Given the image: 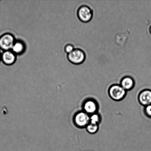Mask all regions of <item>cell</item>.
<instances>
[{
	"mask_svg": "<svg viewBox=\"0 0 151 151\" xmlns=\"http://www.w3.org/2000/svg\"><path fill=\"white\" fill-rule=\"evenodd\" d=\"M127 91L120 84H114L111 86L108 90L109 97L115 101H120L126 96Z\"/></svg>",
	"mask_w": 151,
	"mask_h": 151,
	"instance_id": "cell-1",
	"label": "cell"
},
{
	"mask_svg": "<svg viewBox=\"0 0 151 151\" xmlns=\"http://www.w3.org/2000/svg\"><path fill=\"white\" fill-rule=\"evenodd\" d=\"M16 39L14 35L9 32L0 36V50L3 51L11 50Z\"/></svg>",
	"mask_w": 151,
	"mask_h": 151,
	"instance_id": "cell-2",
	"label": "cell"
},
{
	"mask_svg": "<svg viewBox=\"0 0 151 151\" xmlns=\"http://www.w3.org/2000/svg\"><path fill=\"white\" fill-rule=\"evenodd\" d=\"M67 59L72 64L78 65L82 63L86 60L85 52L80 48H75L72 52L67 54Z\"/></svg>",
	"mask_w": 151,
	"mask_h": 151,
	"instance_id": "cell-3",
	"label": "cell"
},
{
	"mask_svg": "<svg viewBox=\"0 0 151 151\" xmlns=\"http://www.w3.org/2000/svg\"><path fill=\"white\" fill-rule=\"evenodd\" d=\"M78 19L83 23H88L92 19L93 12L92 9L88 6L83 5L78 8L77 12Z\"/></svg>",
	"mask_w": 151,
	"mask_h": 151,
	"instance_id": "cell-4",
	"label": "cell"
},
{
	"mask_svg": "<svg viewBox=\"0 0 151 151\" xmlns=\"http://www.w3.org/2000/svg\"><path fill=\"white\" fill-rule=\"evenodd\" d=\"M75 125L78 128H86L90 123V115L84 111L77 112L73 117Z\"/></svg>",
	"mask_w": 151,
	"mask_h": 151,
	"instance_id": "cell-5",
	"label": "cell"
},
{
	"mask_svg": "<svg viewBox=\"0 0 151 151\" xmlns=\"http://www.w3.org/2000/svg\"><path fill=\"white\" fill-rule=\"evenodd\" d=\"M83 111L89 115L97 113L99 109L98 104L94 99L86 100L83 104Z\"/></svg>",
	"mask_w": 151,
	"mask_h": 151,
	"instance_id": "cell-6",
	"label": "cell"
},
{
	"mask_svg": "<svg viewBox=\"0 0 151 151\" xmlns=\"http://www.w3.org/2000/svg\"><path fill=\"white\" fill-rule=\"evenodd\" d=\"M17 56L11 50L3 51L1 54V61L6 65L11 66L16 62Z\"/></svg>",
	"mask_w": 151,
	"mask_h": 151,
	"instance_id": "cell-7",
	"label": "cell"
},
{
	"mask_svg": "<svg viewBox=\"0 0 151 151\" xmlns=\"http://www.w3.org/2000/svg\"><path fill=\"white\" fill-rule=\"evenodd\" d=\"M139 103L145 106L151 104V90L146 89L142 91L138 97Z\"/></svg>",
	"mask_w": 151,
	"mask_h": 151,
	"instance_id": "cell-8",
	"label": "cell"
},
{
	"mask_svg": "<svg viewBox=\"0 0 151 151\" xmlns=\"http://www.w3.org/2000/svg\"><path fill=\"white\" fill-rule=\"evenodd\" d=\"M26 45L24 41L22 40H16L11 50L16 55L20 56L26 52Z\"/></svg>",
	"mask_w": 151,
	"mask_h": 151,
	"instance_id": "cell-9",
	"label": "cell"
},
{
	"mask_svg": "<svg viewBox=\"0 0 151 151\" xmlns=\"http://www.w3.org/2000/svg\"><path fill=\"white\" fill-rule=\"evenodd\" d=\"M120 85L127 91L131 90L134 88L135 85V81L132 77L125 76L121 79Z\"/></svg>",
	"mask_w": 151,
	"mask_h": 151,
	"instance_id": "cell-10",
	"label": "cell"
},
{
	"mask_svg": "<svg viewBox=\"0 0 151 151\" xmlns=\"http://www.w3.org/2000/svg\"><path fill=\"white\" fill-rule=\"evenodd\" d=\"M86 130L88 133L91 134H96L99 129V125L89 123L86 127Z\"/></svg>",
	"mask_w": 151,
	"mask_h": 151,
	"instance_id": "cell-11",
	"label": "cell"
},
{
	"mask_svg": "<svg viewBox=\"0 0 151 151\" xmlns=\"http://www.w3.org/2000/svg\"><path fill=\"white\" fill-rule=\"evenodd\" d=\"M101 121V115L99 114L95 113L90 115V123L99 125Z\"/></svg>",
	"mask_w": 151,
	"mask_h": 151,
	"instance_id": "cell-12",
	"label": "cell"
},
{
	"mask_svg": "<svg viewBox=\"0 0 151 151\" xmlns=\"http://www.w3.org/2000/svg\"><path fill=\"white\" fill-rule=\"evenodd\" d=\"M75 47L71 44H68L65 46L64 51L67 54L72 52L75 49Z\"/></svg>",
	"mask_w": 151,
	"mask_h": 151,
	"instance_id": "cell-13",
	"label": "cell"
},
{
	"mask_svg": "<svg viewBox=\"0 0 151 151\" xmlns=\"http://www.w3.org/2000/svg\"><path fill=\"white\" fill-rule=\"evenodd\" d=\"M144 111L146 116L151 118V104L145 106Z\"/></svg>",
	"mask_w": 151,
	"mask_h": 151,
	"instance_id": "cell-14",
	"label": "cell"
},
{
	"mask_svg": "<svg viewBox=\"0 0 151 151\" xmlns=\"http://www.w3.org/2000/svg\"><path fill=\"white\" fill-rule=\"evenodd\" d=\"M1 52L0 51V63L1 62Z\"/></svg>",
	"mask_w": 151,
	"mask_h": 151,
	"instance_id": "cell-15",
	"label": "cell"
},
{
	"mask_svg": "<svg viewBox=\"0 0 151 151\" xmlns=\"http://www.w3.org/2000/svg\"><path fill=\"white\" fill-rule=\"evenodd\" d=\"M149 31H150V33L151 34V26L150 27V29H149Z\"/></svg>",
	"mask_w": 151,
	"mask_h": 151,
	"instance_id": "cell-16",
	"label": "cell"
}]
</instances>
